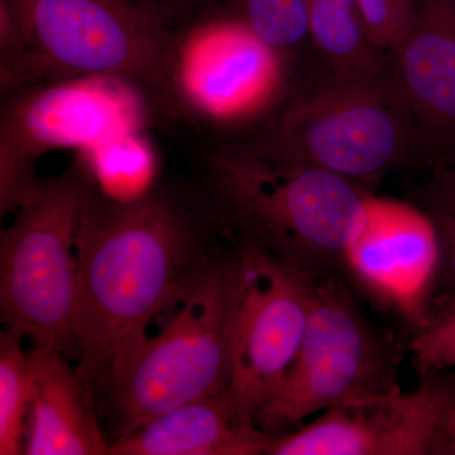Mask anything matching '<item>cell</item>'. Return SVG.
Returning <instances> with one entry per match:
<instances>
[{
	"label": "cell",
	"instance_id": "obj_1",
	"mask_svg": "<svg viewBox=\"0 0 455 455\" xmlns=\"http://www.w3.org/2000/svg\"><path fill=\"white\" fill-rule=\"evenodd\" d=\"M193 250L188 220L166 197L116 202L89 181L76 243L75 346L90 386L107 390L118 376L196 265Z\"/></svg>",
	"mask_w": 455,
	"mask_h": 455
},
{
	"label": "cell",
	"instance_id": "obj_2",
	"mask_svg": "<svg viewBox=\"0 0 455 455\" xmlns=\"http://www.w3.org/2000/svg\"><path fill=\"white\" fill-rule=\"evenodd\" d=\"M229 146L256 157L329 170L363 187L419 161L430 164L423 132L390 60L331 71L310 97Z\"/></svg>",
	"mask_w": 455,
	"mask_h": 455
},
{
	"label": "cell",
	"instance_id": "obj_3",
	"mask_svg": "<svg viewBox=\"0 0 455 455\" xmlns=\"http://www.w3.org/2000/svg\"><path fill=\"white\" fill-rule=\"evenodd\" d=\"M212 181L241 241L313 276H340L367 223L371 196L358 182L311 166L244 154L211 156Z\"/></svg>",
	"mask_w": 455,
	"mask_h": 455
},
{
	"label": "cell",
	"instance_id": "obj_4",
	"mask_svg": "<svg viewBox=\"0 0 455 455\" xmlns=\"http://www.w3.org/2000/svg\"><path fill=\"white\" fill-rule=\"evenodd\" d=\"M238 253L196 262L107 388L119 436L230 387Z\"/></svg>",
	"mask_w": 455,
	"mask_h": 455
},
{
	"label": "cell",
	"instance_id": "obj_5",
	"mask_svg": "<svg viewBox=\"0 0 455 455\" xmlns=\"http://www.w3.org/2000/svg\"><path fill=\"white\" fill-rule=\"evenodd\" d=\"M89 180L77 163L40 179L0 235V313L5 331L33 348L76 355V243Z\"/></svg>",
	"mask_w": 455,
	"mask_h": 455
},
{
	"label": "cell",
	"instance_id": "obj_6",
	"mask_svg": "<svg viewBox=\"0 0 455 455\" xmlns=\"http://www.w3.org/2000/svg\"><path fill=\"white\" fill-rule=\"evenodd\" d=\"M403 348L359 309L343 277L313 284L307 329L291 370L256 415L260 429L286 434L302 421L358 398L400 392Z\"/></svg>",
	"mask_w": 455,
	"mask_h": 455
},
{
	"label": "cell",
	"instance_id": "obj_7",
	"mask_svg": "<svg viewBox=\"0 0 455 455\" xmlns=\"http://www.w3.org/2000/svg\"><path fill=\"white\" fill-rule=\"evenodd\" d=\"M28 40L36 84L114 76L166 108L173 29L149 0H5Z\"/></svg>",
	"mask_w": 455,
	"mask_h": 455
},
{
	"label": "cell",
	"instance_id": "obj_8",
	"mask_svg": "<svg viewBox=\"0 0 455 455\" xmlns=\"http://www.w3.org/2000/svg\"><path fill=\"white\" fill-rule=\"evenodd\" d=\"M0 114V212L17 211L37 187L36 167L53 151H83L121 132L146 130L156 103L121 77L36 84L4 95Z\"/></svg>",
	"mask_w": 455,
	"mask_h": 455
},
{
	"label": "cell",
	"instance_id": "obj_9",
	"mask_svg": "<svg viewBox=\"0 0 455 455\" xmlns=\"http://www.w3.org/2000/svg\"><path fill=\"white\" fill-rule=\"evenodd\" d=\"M289 59L235 16L208 17L173 33L167 110L214 130H235L271 113L286 88Z\"/></svg>",
	"mask_w": 455,
	"mask_h": 455
},
{
	"label": "cell",
	"instance_id": "obj_10",
	"mask_svg": "<svg viewBox=\"0 0 455 455\" xmlns=\"http://www.w3.org/2000/svg\"><path fill=\"white\" fill-rule=\"evenodd\" d=\"M316 277L239 241L230 390L254 423L300 349Z\"/></svg>",
	"mask_w": 455,
	"mask_h": 455
},
{
	"label": "cell",
	"instance_id": "obj_11",
	"mask_svg": "<svg viewBox=\"0 0 455 455\" xmlns=\"http://www.w3.org/2000/svg\"><path fill=\"white\" fill-rule=\"evenodd\" d=\"M455 409V368L423 377L410 394L348 401L280 434L268 455H442Z\"/></svg>",
	"mask_w": 455,
	"mask_h": 455
},
{
	"label": "cell",
	"instance_id": "obj_12",
	"mask_svg": "<svg viewBox=\"0 0 455 455\" xmlns=\"http://www.w3.org/2000/svg\"><path fill=\"white\" fill-rule=\"evenodd\" d=\"M438 267V241L424 212L410 200L371 196L366 226L341 274L350 289L414 335L433 311Z\"/></svg>",
	"mask_w": 455,
	"mask_h": 455
},
{
	"label": "cell",
	"instance_id": "obj_13",
	"mask_svg": "<svg viewBox=\"0 0 455 455\" xmlns=\"http://www.w3.org/2000/svg\"><path fill=\"white\" fill-rule=\"evenodd\" d=\"M430 164L455 155V0H419L414 25L392 55Z\"/></svg>",
	"mask_w": 455,
	"mask_h": 455
},
{
	"label": "cell",
	"instance_id": "obj_14",
	"mask_svg": "<svg viewBox=\"0 0 455 455\" xmlns=\"http://www.w3.org/2000/svg\"><path fill=\"white\" fill-rule=\"evenodd\" d=\"M278 435L247 418L228 387L119 436L108 455H268Z\"/></svg>",
	"mask_w": 455,
	"mask_h": 455
},
{
	"label": "cell",
	"instance_id": "obj_15",
	"mask_svg": "<svg viewBox=\"0 0 455 455\" xmlns=\"http://www.w3.org/2000/svg\"><path fill=\"white\" fill-rule=\"evenodd\" d=\"M35 379L27 425V455L109 454L90 390L79 368L56 350L28 352Z\"/></svg>",
	"mask_w": 455,
	"mask_h": 455
},
{
	"label": "cell",
	"instance_id": "obj_16",
	"mask_svg": "<svg viewBox=\"0 0 455 455\" xmlns=\"http://www.w3.org/2000/svg\"><path fill=\"white\" fill-rule=\"evenodd\" d=\"M90 184L101 196L131 203L148 196L157 173V152L146 130L121 132L77 152Z\"/></svg>",
	"mask_w": 455,
	"mask_h": 455
},
{
	"label": "cell",
	"instance_id": "obj_17",
	"mask_svg": "<svg viewBox=\"0 0 455 455\" xmlns=\"http://www.w3.org/2000/svg\"><path fill=\"white\" fill-rule=\"evenodd\" d=\"M310 41L331 71L355 70L386 61L368 41L355 0H305Z\"/></svg>",
	"mask_w": 455,
	"mask_h": 455
},
{
	"label": "cell",
	"instance_id": "obj_18",
	"mask_svg": "<svg viewBox=\"0 0 455 455\" xmlns=\"http://www.w3.org/2000/svg\"><path fill=\"white\" fill-rule=\"evenodd\" d=\"M429 167L427 179L410 188L409 200L429 220L438 241L434 309L455 293V160L438 161Z\"/></svg>",
	"mask_w": 455,
	"mask_h": 455
},
{
	"label": "cell",
	"instance_id": "obj_19",
	"mask_svg": "<svg viewBox=\"0 0 455 455\" xmlns=\"http://www.w3.org/2000/svg\"><path fill=\"white\" fill-rule=\"evenodd\" d=\"M20 343L8 331L0 334V455L25 453L35 379Z\"/></svg>",
	"mask_w": 455,
	"mask_h": 455
},
{
	"label": "cell",
	"instance_id": "obj_20",
	"mask_svg": "<svg viewBox=\"0 0 455 455\" xmlns=\"http://www.w3.org/2000/svg\"><path fill=\"white\" fill-rule=\"evenodd\" d=\"M238 14L254 33L290 60L310 40L305 0H238Z\"/></svg>",
	"mask_w": 455,
	"mask_h": 455
},
{
	"label": "cell",
	"instance_id": "obj_21",
	"mask_svg": "<svg viewBox=\"0 0 455 455\" xmlns=\"http://www.w3.org/2000/svg\"><path fill=\"white\" fill-rule=\"evenodd\" d=\"M410 350L421 377L455 368V293L435 305L427 325L411 335Z\"/></svg>",
	"mask_w": 455,
	"mask_h": 455
},
{
	"label": "cell",
	"instance_id": "obj_22",
	"mask_svg": "<svg viewBox=\"0 0 455 455\" xmlns=\"http://www.w3.org/2000/svg\"><path fill=\"white\" fill-rule=\"evenodd\" d=\"M371 44L382 55H394L414 25L419 0H355Z\"/></svg>",
	"mask_w": 455,
	"mask_h": 455
},
{
	"label": "cell",
	"instance_id": "obj_23",
	"mask_svg": "<svg viewBox=\"0 0 455 455\" xmlns=\"http://www.w3.org/2000/svg\"><path fill=\"white\" fill-rule=\"evenodd\" d=\"M442 455H455V409L445 424Z\"/></svg>",
	"mask_w": 455,
	"mask_h": 455
},
{
	"label": "cell",
	"instance_id": "obj_24",
	"mask_svg": "<svg viewBox=\"0 0 455 455\" xmlns=\"http://www.w3.org/2000/svg\"><path fill=\"white\" fill-rule=\"evenodd\" d=\"M215 2L217 0H172L171 5L173 11H187V9L199 8Z\"/></svg>",
	"mask_w": 455,
	"mask_h": 455
},
{
	"label": "cell",
	"instance_id": "obj_25",
	"mask_svg": "<svg viewBox=\"0 0 455 455\" xmlns=\"http://www.w3.org/2000/svg\"><path fill=\"white\" fill-rule=\"evenodd\" d=\"M451 160H455V155H454V157H453V158H451Z\"/></svg>",
	"mask_w": 455,
	"mask_h": 455
}]
</instances>
